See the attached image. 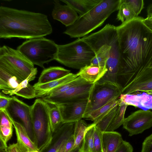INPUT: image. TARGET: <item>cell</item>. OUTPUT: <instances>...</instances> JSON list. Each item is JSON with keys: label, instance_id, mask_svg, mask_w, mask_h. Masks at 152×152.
<instances>
[{"label": "cell", "instance_id": "6da1fadb", "mask_svg": "<svg viewBox=\"0 0 152 152\" xmlns=\"http://www.w3.org/2000/svg\"><path fill=\"white\" fill-rule=\"evenodd\" d=\"M137 16L116 26L120 49L118 75L149 67L152 60V31Z\"/></svg>", "mask_w": 152, "mask_h": 152}, {"label": "cell", "instance_id": "7a4b0ae2", "mask_svg": "<svg viewBox=\"0 0 152 152\" xmlns=\"http://www.w3.org/2000/svg\"><path fill=\"white\" fill-rule=\"evenodd\" d=\"M53 32L45 14L0 7V38L31 39L44 37Z\"/></svg>", "mask_w": 152, "mask_h": 152}, {"label": "cell", "instance_id": "3957f363", "mask_svg": "<svg viewBox=\"0 0 152 152\" xmlns=\"http://www.w3.org/2000/svg\"><path fill=\"white\" fill-rule=\"evenodd\" d=\"M95 54L90 64L106 66L111 73L117 72L120 66V49L116 26L108 23L99 31L81 38Z\"/></svg>", "mask_w": 152, "mask_h": 152}, {"label": "cell", "instance_id": "277c9868", "mask_svg": "<svg viewBox=\"0 0 152 152\" xmlns=\"http://www.w3.org/2000/svg\"><path fill=\"white\" fill-rule=\"evenodd\" d=\"M121 0H101L86 13L78 16L64 33L72 38H80L101 26L113 12L118 10Z\"/></svg>", "mask_w": 152, "mask_h": 152}, {"label": "cell", "instance_id": "5b68a950", "mask_svg": "<svg viewBox=\"0 0 152 152\" xmlns=\"http://www.w3.org/2000/svg\"><path fill=\"white\" fill-rule=\"evenodd\" d=\"M49 105L48 103L39 98L36 99L31 106L34 142L39 152H42L47 148L53 137L49 118Z\"/></svg>", "mask_w": 152, "mask_h": 152}, {"label": "cell", "instance_id": "8992f818", "mask_svg": "<svg viewBox=\"0 0 152 152\" xmlns=\"http://www.w3.org/2000/svg\"><path fill=\"white\" fill-rule=\"evenodd\" d=\"M95 54L89 46L81 38L64 45H58L55 60L64 66L80 69L90 64Z\"/></svg>", "mask_w": 152, "mask_h": 152}, {"label": "cell", "instance_id": "52a82bcc", "mask_svg": "<svg viewBox=\"0 0 152 152\" xmlns=\"http://www.w3.org/2000/svg\"><path fill=\"white\" fill-rule=\"evenodd\" d=\"M17 50L34 65L45 69L44 64L55 60L58 51V45L44 37L27 40Z\"/></svg>", "mask_w": 152, "mask_h": 152}, {"label": "cell", "instance_id": "ba28073f", "mask_svg": "<svg viewBox=\"0 0 152 152\" xmlns=\"http://www.w3.org/2000/svg\"><path fill=\"white\" fill-rule=\"evenodd\" d=\"M34 65L17 50L4 45L0 48V68L21 81L34 68Z\"/></svg>", "mask_w": 152, "mask_h": 152}, {"label": "cell", "instance_id": "9c48e42d", "mask_svg": "<svg viewBox=\"0 0 152 152\" xmlns=\"http://www.w3.org/2000/svg\"><path fill=\"white\" fill-rule=\"evenodd\" d=\"M122 88L117 83L110 82L94 84L89 97L88 106L83 118L87 117L94 111L115 98H119L122 94Z\"/></svg>", "mask_w": 152, "mask_h": 152}, {"label": "cell", "instance_id": "30bf717a", "mask_svg": "<svg viewBox=\"0 0 152 152\" xmlns=\"http://www.w3.org/2000/svg\"><path fill=\"white\" fill-rule=\"evenodd\" d=\"M12 97L5 110L12 120L19 123L24 126L29 136L34 142L31 107L15 96Z\"/></svg>", "mask_w": 152, "mask_h": 152}, {"label": "cell", "instance_id": "8fae6325", "mask_svg": "<svg viewBox=\"0 0 152 152\" xmlns=\"http://www.w3.org/2000/svg\"><path fill=\"white\" fill-rule=\"evenodd\" d=\"M94 84L88 82L81 83L72 87L59 95L54 96H46L41 99L46 102L53 105L88 99Z\"/></svg>", "mask_w": 152, "mask_h": 152}, {"label": "cell", "instance_id": "7c38bea8", "mask_svg": "<svg viewBox=\"0 0 152 152\" xmlns=\"http://www.w3.org/2000/svg\"><path fill=\"white\" fill-rule=\"evenodd\" d=\"M123 127L129 133V136L141 134L152 127V111L140 110L125 118Z\"/></svg>", "mask_w": 152, "mask_h": 152}, {"label": "cell", "instance_id": "4fadbf2b", "mask_svg": "<svg viewBox=\"0 0 152 152\" xmlns=\"http://www.w3.org/2000/svg\"><path fill=\"white\" fill-rule=\"evenodd\" d=\"M88 102L87 99L56 105L60 110L63 124L74 123L83 118Z\"/></svg>", "mask_w": 152, "mask_h": 152}, {"label": "cell", "instance_id": "5bb4252c", "mask_svg": "<svg viewBox=\"0 0 152 152\" xmlns=\"http://www.w3.org/2000/svg\"><path fill=\"white\" fill-rule=\"evenodd\" d=\"M75 122L63 124L53 134L52 140L42 152H59L62 145L73 134Z\"/></svg>", "mask_w": 152, "mask_h": 152}, {"label": "cell", "instance_id": "9a60e30c", "mask_svg": "<svg viewBox=\"0 0 152 152\" xmlns=\"http://www.w3.org/2000/svg\"><path fill=\"white\" fill-rule=\"evenodd\" d=\"M53 3L52 12L53 18L67 27L73 25L78 18L77 13L69 5H62L58 0H54Z\"/></svg>", "mask_w": 152, "mask_h": 152}, {"label": "cell", "instance_id": "2e32d148", "mask_svg": "<svg viewBox=\"0 0 152 152\" xmlns=\"http://www.w3.org/2000/svg\"><path fill=\"white\" fill-rule=\"evenodd\" d=\"M119 99L121 102L127 105L138 107L142 110H152V96L146 93L141 94H121Z\"/></svg>", "mask_w": 152, "mask_h": 152}, {"label": "cell", "instance_id": "e0dca14e", "mask_svg": "<svg viewBox=\"0 0 152 152\" xmlns=\"http://www.w3.org/2000/svg\"><path fill=\"white\" fill-rule=\"evenodd\" d=\"M78 76L77 74L70 73L61 78L48 83L42 84L36 83L33 86L35 90V97H43L53 90L71 81Z\"/></svg>", "mask_w": 152, "mask_h": 152}, {"label": "cell", "instance_id": "ac0fdd59", "mask_svg": "<svg viewBox=\"0 0 152 152\" xmlns=\"http://www.w3.org/2000/svg\"><path fill=\"white\" fill-rule=\"evenodd\" d=\"M37 70L34 68L28 77L20 83L15 90L11 91H2L5 94L10 96L16 95L27 99H31L36 97L35 90L33 86L29 83L34 79L37 73Z\"/></svg>", "mask_w": 152, "mask_h": 152}, {"label": "cell", "instance_id": "d6986e66", "mask_svg": "<svg viewBox=\"0 0 152 152\" xmlns=\"http://www.w3.org/2000/svg\"><path fill=\"white\" fill-rule=\"evenodd\" d=\"M107 71L106 66L90 64L80 69L77 74L87 82L94 84L100 80Z\"/></svg>", "mask_w": 152, "mask_h": 152}, {"label": "cell", "instance_id": "ffe728a7", "mask_svg": "<svg viewBox=\"0 0 152 152\" xmlns=\"http://www.w3.org/2000/svg\"><path fill=\"white\" fill-rule=\"evenodd\" d=\"M11 121L15 129L17 142L25 152L39 151L35 144L29 136L24 126L19 123Z\"/></svg>", "mask_w": 152, "mask_h": 152}, {"label": "cell", "instance_id": "44dd1931", "mask_svg": "<svg viewBox=\"0 0 152 152\" xmlns=\"http://www.w3.org/2000/svg\"><path fill=\"white\" fill-rule=\"evenodd\" d=\"M0 146L7 148V143L12 136L13 125L5 110H0Z\"/></svg>", "mask_w": 152, "mask_h": 152}, {"label": "cell", "instance_id": "7402d4cb", "mask_svg": "<svg viewBox=\"0 0 152 152\" xmlns=\"http://www.w3.org/2000/svg\"><path fill=\"white\" fill-rule=\"evenodd\" d=\"M70 71L61 66H51L44 69L39 77L38 84L48 83L61 78L70 73Z\"/></svg>", "mask_w": 152, "mask_h": 152}, {"label": "cell", "instance_id": "603a6c76", "mask_svg": "<svg viewBox=\"0 0 152 152\" xmlns=\"http://www.w3.org/2000/svg\"><path fill=\"white\" fill-rule=\"evenodd\" d=\"M121 134L114 131L102 132V141L103 152H115L123 140Z\"/></svg>", "mask_w": 152, "mask_h": 152}, {"label": "cell", "instance_id": "cb8c5ba5", "mask_svg": "<svg viewBox=\"0 0 152 152\" xmlns=\"http://www.w3.org/2000/svg\"><path fill=\"white\" fill-rule=\"evenodd\" d=\"M119 98H115L99 108L91 112L86 118L93 121L96 125L106 114L115 107L119 104Z\"/></svg>", "mask_w": 152, "mask_h": 152}, {"label": "cell", "instance_id": "d4e9b609", "mask_svg": "<svg viewBox=\"0 0 152 152\" xmlns=\"http://www.w3.org/2000/svg\"><path fill=\"white\" fill-rule=\"evenodd\" d=\"M101 0H61L72 8L80 15H83L90 11Z\"/></svg>", "mask_w": 152, "mask_h": 152}, {"label": "cell", "instance_id": "484cf974", "mask_svg": "<svg viewBox=\"0 0 152 152\" xmlns=\"http://www.w3.org/2000/svg\"><path fill=\"white\" fill-rule=\"evenodd\" d=\"M22 81L0 68V89L11 91L17 88Z\"/></svg>", "mask_w": 152, "mask_h": 152}, {"label": "cell", "instance_id": "4316f807", "mask_svg": "<svg viewBox=\"0 0 152 152\" xmlns=\"http://www.w3.org/2000/svg\"><path fill=\"white\" fill-rule=\"evenodd\" d=\"M88 126L82 119L75 122L73 135L75 143L72 149L81 145Z\"/></svg>", "mask_w": 152, "mask_h": 152}, {"label": "cell", "instance_id": "83f0119b", "mask_svg": "<svg viewBox=\"0 0 152 152\" xmlns=\"http://www.w3.org/2000/svg\"><path fill=\"white\" fill-rule=\"evenodd\" d=\"M95 125L92 123L88 125L80 147L81 152H96L94 142V133Z\"/></svg>", "mask_w": 152, "mask_h": 152}, {"label": "cell", "instance_id": "f1b7e54d", "mask_svg": "<svg viewBox=\"0 0 152 152\" xmlns=\"http://www.w3.org/2000/svg\"><path fill=\"white\" fill-rule=\"evenodd\" d=\"M49 115L51 130L53 134L64 124L60 110L56 105L50 107L49 105Z\"/></svg>", "mask_w": 152, "mask_h": 152}, {"label": "cell", "instance_id": "f546056e", "mask_svg": "<svg viewBox=\"0 0 152 152\" xmlns=\"http://www.w3.org/2000/svg\"><path fill=\"white\" fill-rule=\"evenodd\" d=\"M128 106L124 103L120 102L117 112L106 131H114L123 124L125 119V113Z\"/></svg>", "mask_w": 152, "mask_h": 152}, {"label": "cell", "instance_id": "4dcf8cb0", "mask_svg": "<svg viewBox=\"0 0 152 152\" xmlns=\"http://www.w3.org/2000/svg\"><path fill=\"white\" fill-rule=\"evenodd\" d=\"M117 15V19L122 23L127 22L136 17L130 7L124 1L121 0Z\"/></svg>", "mask_w": 152, "mask_h": 152}, {"label": "cell", "instance_id": "1f68e13d", "mask_svg": "<svg viewBox=\"0 0 152 152\" xmlns=\"http://www.w3.org/2000/svg\"><path fill=\"white\" fill-rule=\"evenodd\" d=\"M87 82L80 76H78L71 81L53 90L46 96H54L59 95L73 86Z\"/></svg>", "mask_w": 152, "mask_h": 152}, {"label": "cell", "instance_id": "d6a6232c", "mask_svg": "<svg viewBox=\"0 0 152 152\" xmlns=\"http://www.w3.org/2000/svg\"><path fill=\"white\" fill-rule=\"evenodd\" d=\"M119 105L114 107L96 125L102 132L106 131L116 115Z\"/></svg>", "mask_w": 152, "mask_h": 152}, {"label": "cell", "instance_id": "836d02e7", "mask_svg": "<svg viewBox=\"0 0 152 152\" xmlns=\"http://www.w3.org/2000/svg\"><path fill=\"white\" fill-rule=\"evenodd\" d=\"M124 1L130 7L136 16L140 14L144 8L143 0H124Z\"/></svg>", "mask_w": 152, "mask_h": 152}, {"label": "cell", "instance_id": "e575fe53", "mask_svg": "<svg viewBox=\"0 0 152 152\" xmlns=\"http://www.w3.org/2000/svg\"><path fill=\"white\" fill-rule=\"evenodd\" d=\"M102 133L95 125L94 133V142L96 152H103L102 148Z\"/></svg>", "mask_w": 152, "mask_h": 152}, {"label": "cell", "instance_id": "d590c367", "mask_svg": "<svg viewBox=\"0 0 152 152\" xmlns=\"http://www.w3.org/2000/svg\"><path fill=\"white\" fill-rule=\"evenodd\" d=\"M133 148L128 142L123 140L121 142L115 152H133Z\"/></svg>", "mask_w": 152, "mask_h": 152}, {"label": "cell", "instance_id": "8d00e7d4", "mask_svg": "<svg viewBox=\"0 0 152 152\" xmlns=\"http://www.w3.org/2000/svg\"><path fill=\"white\" fill-rule=\"evenodd\" d=\"M141 152H152V133L143 141Z\"/></svg>", "mask_w": 152, "mask_h": 152}, {"label": "cell", "instance_id": "74e56055", "mask_svg": "<svg viewBox=\"0 0 152 152\" xmlns=\"http://www.w3.org/2000/svg\"><path fill=\"white\" fill-rule=\"evenodd\" d=\"M12 97H8L1 93L0 95V110H5Z\"/></svg>", "mask_w": 152, "mask_h": 152}, {"label": "cell", "instance_id": "f35d334b", "mask_svg": "<svg viewBox=\"0 0 152 152\" xmlns=\"http://www.w3.org/2000/svg\"><path fill=\"white\" fill-rule=\"evenodd\" d=\"M7 150V152H25L18 142L10 144L8 146Z\"/></svg>", "mask_w": 152, "mask_h": 152}, {"label": "cell", "instance_id": "ab89813d", "mask_svg": "<svg viewBox=\"0 0 152 152\" xmlns=\"http://www.w3.org/2000/svg\"><path fill=\"white\" fill-rule=\"evenodd\" d=\"M144 24L152 31V18H144L143 20Z\"/></svg>", "mask_w": 152, "mask_h": 152}, {"label": "cell", "instance_id": "60d3db41", "mask_svg": "<svg viewBox=\"0 0 152 152\" xmlns=\"http://www.w3.org/2000/svg\"><path fill=\"white\" fill-rule=\"evenodd\" d=\"M147 17L148 18L152 17V3L148 7L147 9Z\"/></svg>", "mask_w": 152, "mask_h": 152}, {"label": "cell", "instance_id": "b9f144b4", "mask_svg": "<svg viewBox=\"0 0 152 152\" xmlns=\"http://www.w3.org/2000/svg\"><path fill=\"white\" fill-rule=\"evenodd\" d=\"M81 145L72 149L69 152H81L80 149Z\"/></svg>", "mask_w": 152, "mask_h": 152}, {"label": "cell", "instance_id": "7bdbcfd3", "mask_svg": "<svg viewBox=\"0 0 152 152\" xmlns=\"http://www.w3.org/2000/svg\"><path fill=\"white\" fill-rule=\"evenodd\" d=\"M0 152H7V148L0 147Z\"/></svg>", "mask_w": 152, "mask_h": 152}, {"label": "cell", "instance_id": "ee69618b", "mask_svg": "<svg viewBox=\"0 0 152 152\" xmlns=\"http://www.w3.org/2000/svg\"><path fill=\"white\" fill-rule=\"evenodd\" d=\"M146 93H147V94H148L149 95L152 96V91H149V92H147Z\"/></svg>", "mask_w": 152, "mask_h": 152}, {"label": "cell", "instance_id": "f6af8a7d", "mask_svg": "<svg viewBox=\"0 0 152 152\" xmlns=\"http://www.w3.org/2000/svg\"><path fill=\"white\" fill-rule=\"evenodd\" d=\"M149 68H152V60L149 65Z\"/></svg>", "mask_w": 152, "mask_h": 152}, {"label": "cell", "instance_id": "bcb514c9", "mask_svg": "<svg viewBox=\"0 0 152 152\" xmlns=\"http://www.w3.org/2000/svg\"><path fill=\"white\" fill-rule=\"evenodd\" d=\"M151 18H152V17H151Z\"/></svg>", "mask_w": 152, "mask_h": 152}]
</instances>
